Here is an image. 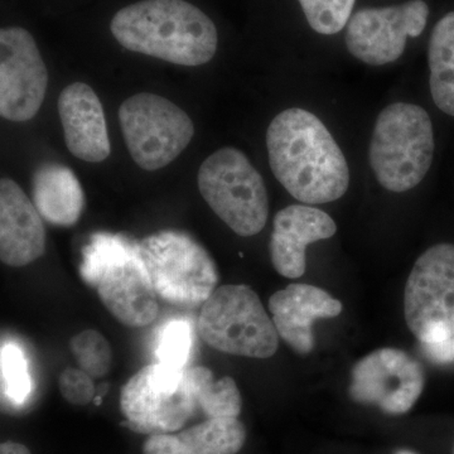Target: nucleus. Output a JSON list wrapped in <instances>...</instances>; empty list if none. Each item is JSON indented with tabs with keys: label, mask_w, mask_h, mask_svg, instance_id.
<instances>
[{
	"label": "nucleus",
	"mask_w": 454,
	"mask_h": 454,
	"mask_svg": "<svg viewBox=\"0 0 454 454\" xmlns=\"http://www.w3.org/2000/svg\"><path fill=\"white\" fill-rule=\"evenodd\" d=\"M424 352L435 363L447 364L454 361V336L450 340L433 345H423Z\"/></svg>",
	"instance_id": "obj_26"
},
{
	"label": "nucleus",
	"mask_w": 454,
	"mask_h": 454,
	"mask_svg": "<svg viewBox=\"0 0 454 454\" xmlns=\"http://www.w3.org/2000/svg\"><path fill=\"white\" fill-rule=\"evenodd\" d=\"M2 390L13 403H23L31 393V378L22 351L14 345L2 348Z\"/></svg>",
	"instance_id": "obj_23"
},
{
	"label": "nucleus",
	"mask_w": 454,
	"mask_h": 454,
	"mask_svg": "<svg viewBox=\"0 0 454 454\" xmlns=\"http://www.w3.org/2000/svg\"><path fill=\"white\" fill-rule=\"evenodd\" d=\"M310 28L321 35H336L348 26L356 0H298Z\"/></svg>",
	"instance_id": "obj_22"
},
{
	"label": "nucleus",
	"mask_w": 454,
	"mask_h": 454,
	"mask_svg": "<svg viewBox=\"0 0 454 454\" xmlns=\"http://www.w3.org/2000/svg\"><path fill=\"white\" fill-rule=\"evenodd\" d=\"M430 94L439 110L454 116V12L435 25L428 47Z\"/></svg>",
	"instance_id": "obj_20"
},
{
	"label": "nucleus",
	"mask_w": 454,
	"mask_h": 454,
	"mask_svg": "<svg viewBox=\"0 0 454 454\" xmlns=\"http://www.w3.org/2000/svg\"><path fill=\"white\" fill-rule=\"evenodd\" d=\"M207 367H177L158 363L134 373L121 391L122 426L140 434L179 432L203 417L201 390Z\"/></svg>",
	"instance_id": "obj_4"
},
{
	"label": "nucleus",
	"mask_w": 454,
	"mask_h": 454,
	"mask_svg": "<svg viewBox=\"0 0 454 454\" xmlns=\"http://www.w3.org/2000/svg\"><path fill=\"white\" fill-rule=\"evenodd\" d=\"M422 366L406 352L380 348L358 361L351 373L349 396L361 404L376 405L384 413H408L422 395Z\"/></svg>",
	"instance_id": "obj_13"
},
{
	"label": "nucleus",
	"mask_w": 454,
	"mask_h": 454,
	"mask_svg": "<svg viewBox=\"0 0 454 454\" xmlns=\"http://www.w3.org/2000/svg\"><path fill=\"white\" fill-rule=\"evenodd\" d=\"M453 454H454V448H453Z\"/></svg>",
	"instance_id": "obj_29"
},
{
	"label": "nucleus",
	"mask_w": 454,
	"mask_h": 454,
	"mask_svg": "<svg viewBox=\"0 0 454 454\" xmlns=\"http://www.w3.org/2000/svg\"><path fill=\"white\" fill-rule=\"evenodd\" d=\"M70 348L80 369L91 378H104L112 369V346L98 331L86 330L76 334L70 340Z\"/></svg>",
	"instance_id": "obj_21"
},
{
	"label": "nucleus",
	"mask_w": 454,
	"mask_h": 454,
	"mask_svg": "<svg viewBox=\"0 0 454 454\" xmlns=\"http://www.w3.org/2000/svg\"><path fill=\"white\" fill-rule=\"evenodd\" d=\"M191 330L184 321H172L167 324L157 337L158 363L167 365L186 367L191 354Z\"/></svg>",
	"instance_id": "obj_24"
},
{
	"label": "nucleus",
	"mask_w": 454,
	"mask_h": 454,
	"mask_svg": "<svg viewBox=\"0 0 454 454\" xmlns=\"http://www.w3.org/2000/svg\"><path fill=\"white\" fill-rule=\"evenodd\" d=\"M269 164L280 184L298 201L318 205L348 190V160L315 114L284 110L267 130Z\"/></svg>",
	"instance_id": "obj_1"
},
{
	"label": "nucleus",
	"mask_w": 454,
	"mask_h": 454,
	"mask_svg": "<svg viewBox=\"0 0 454 454\" xmlns=\"http://www.w3.org/2000/svg\"><path fill=\"white\" fill-rule=\"evenodd\" d=\"M337 225L330 215L306 205H291L277 212L269 252L280 276L298 279L306 271V249L333 238Z\"/></svg>",
	"instance_id": "obj_14"
},
{
	"label": "nucleus",
	"mask_w": 454,
	"mask_h": 454,
	"mask_svg": "<svg viewBox=\"0 0 454 454\" xmlns=\"http://www.w3.org/2000/svg\"><path fill=\"white\" fill-rule=\"evenodd\" d=\"M139 250L158 298L170 306L199 309L216 291V264L190 235L160 231L140 241Z\"/></svg>",
	"instance_id": "obj_8"
},
{
	"label": "nucleus",
	"mask_w": 454,
	"mask_h": 454,
	"mask_svg": "<svg viewBox=\"0 0 454 454\" xmlns=\"http://www.w3.org/2000/svg\"><path fill=\"white\" fill-rule=\"evenodd\" d=\"M0 454H32L23 444L16 443V442H5L0 446Z\"/></svg>",
	"instance_id": "obj_27"
},
{
	"label": "nucleus",
	"mask_w": 454,
	"mask_h": 454,
	"mask_svg": "<svg viewBox=\"0 0 454 454\" xmlns=\"http://www.w3.org/2000/svg\"><path fill=\"white\" fill-rule=\"evenodd\" d=\"M395 454H417V453L411 452V450H397V452Z\"/></svg>",
	"instance_id": "obj_28"
},
{
	"label": "nucleus",
	"mask_w": 454,
	"mask_h": 454,
	"mask_svg": "<svg viewBox=\"0 0 454 454\" xmlns=\"http://www.w3.org/2000/svg\"><path fill=\"white\" fill-rule=\"evenodd\" d=\"M57 107L68 151L85 162L106 160L112 145L103 104L97 92L86 83H71L59 94Z\"/></svg>",
	"instance_id": "obj_16"
},
{
	"label": "nucleus",
	"mask_w": 454,
	"mask_h": 454,
	"mask_svg": "<svg viewBox=\"0 0 454 454\" xmlns=\"http://www.w3.org/2000/svg\"><path fill=\"white\" fill-rule=\"evenodd\" d=\"M32 199L42 219L71 227L82 217L85 193L76 175L59 163H43L33 175Z\"/></svg>",
	"instance_id": "obj_19"
},
{
	"label": "nucleus",
	"mask_w": 454,
	"mask_h": 454,
	"mask_svg": "<svg viewBox=\"0 0 454 454\" xmlns=\"http://www.w3.org/2000/svg\"><path fill=\"white\" fill-rule=\"evenodd\" d=\"M80 276L121 324L140 328L157 318L158 295L139 243L107 232L92 235L82 250Z\"/></svg>",
	"instance_id": "obj_3"
},
{
	"label": "nucleus",
	"mask_w": 454,
	"mask_h": 454,
	"mask_svg": "<svg viewBox=\"0 0 454 454\" xmlns=\"http://www.w3.org/2000/svg\"><path fill=\"white\" fill-rule=\"evenodd\" d=\"M119 122L134 162L158 170L177 160L195 136L184 110L160 95L140 92L119 107Z\"/></svg>",
	"instance_id": "obj_9"
},
{
	"label": "nucleus",
	"mask_w": 454,
	"mask_h": 454,
	"mask_svg": "<svg viewBox=\"0 0 454 454\" xmlns=\"http://www.w3.org/2000/svg\"><path fill=\"white\" fill-rule=\"evenodd\" d=\"M247 441L238 418H210L168 434L149 435L143 454H236Z\"/></svg>",
	"instance_id": "obj_18"
},
{
	"label": "nucleus",
	"mask_w": 454,
	"mask_h": 454,
	"mask_svg": "<svg viewBox=\"0 0 454 454\" xmlns=\"http://www.w3.org/2000/svg\"><path fill=\"white\" fill-rule=\"evenodd\" d=\"M424 0L385 8H365L349 18L345 42L348 52L364 64L384 66L404 53L409 37H419L428 22Z\"/></svg>",
	"instance_id": "obj_11"
},
{
	"label": "nucleus",
	"mask_w": 454,
	"mask_h": 454,
	"mask_svg": "<svg viewBox=\"0 0 454 454\" xmlns=\"http://www.w3.org/2000/svg\"><path fill=\"white\" fill-rule=\"evenodd\" d=\"M49 74L31 33L20 27L0 31V114L28 121L46 98Z\"/></svg>",
	"instance_id": "obj_12"
},
{
	"label": "nucleus",
	"mask_w": 454,
	"mask_h": 454,
	"mask_svg": "<svg viewBox=\"0 0 454 454\" xmlns=\"http://www.w3.org/2000/svg\"><path fill=\"white\" fill-rule=\"evenodd\" d=\"M200 192L236 234L254 236L267 225L269 197L262 175L239 149L226 146L201 164Z\"/></svg>",
	"instance_id": "obj_7"
},
{
	"label": "nucleus",
	"mask_w": 454,
	"mask_h": 454,
	"mask_svg": "<svg viewBox=\"0 0 454 454\" xmlns=\"http://www.w3.org/2000/svg\"><path fill=\"white\" fill-rule=\"evenodd\" d=\"M434 148L429 114L414 104H391L376 119L370 166L385 190L406 192L426 177Z\"/></svg>",
	"instance_id": "obj_5"
},
{
	"label": "nucleus",
	"mask_w": 454,
	"mask_h": 454,
	"mask_svg": "<svg viewBox=\"0 0 454 454\" xmlns=\"http://www.w3.org/2000/svg\"><path fill=\"white\" fill-rule=\"evenodd\" d=\"M46 252V230L40 212L13 179L0 182V259L20 268Z\"/></svg>",
	"instance_id": "obj_15"
},
{
	"label": "nucleus",
	"mask_w": 454,
	"mask_h": 454,
	"mask_svg": "<svg viewBox=\"0 0 454 454\" xmlns=\"http://www.w3.org/2000/svg\"><path fill=\"white\" fill-rule=\"evenodd\" d=\"M405 321L423 345L454 336V244L429 247L406 282Z\"/></svg>",
	"instance_id": "obj_10"
},
{
	"label": "nucleus",
	"mask_w": 454,
	"mask_h": 454,
	"mask_svg": "<svg viewBox=\"0 0 454 454\" xmlns=\"http://www.w3.org/2000/svg\"><path fill=\"white\" fill-rule=\"evenodd\" d=\"M59 387L62 396L70 404L88 405L95 397L94 381L91 376L82 369H66L59 378Z\"/></svg>",
	"instance_id": "obj_25"
},
{
	"label": "nucleus",
	"mask_w": 454,
	"mask_h": 454,
	"mask_svg": "<svg viewBox=\"0 0 454 454\" xmlns=\"http://www.w3.org/2000/svg\"><path fill=\"white\" fill-rule=\"evenodd\" d=\"M278 334L298 354L315 348L312 325L316 319L333 318L342 312V303L324 289L309 284H289L269 300Z\"/></svg>",
	"instance_id": "obj_17"
},
{
	"label": "nucleus",
	"mask_w": 454,
	"mask_h": 454,
	"mask_svg": "<svg viewBox=\"0 0 454 454\" xmlns=\"http://www.w3.org/2000/svg\"><path fill=\"white\" fill-rule=\"evenodd\" d=\"M197 328L206 345L234 356L269 358L279 348L273 319L244 284L216 288L201 307Z\"/></svg>",
	"instance_id": "obj_6"
},
{
	"label": "nucleus",
	"mask_w": 454,
	"mask_h": 454,
	"mask_svg": "<svg viewBox=\"0 0 454 454\" xmlns=\"http://www.w3.org/2000/svg\"><path fill=\"white\" fill-rule=\"evenodd\" d=\"M110 31L131 52L190 67L210 62L219 44L210 17L186 0H140L114 16Z\"/></svg>",
	"instance_id": "obj_2"
}]
</instances>
